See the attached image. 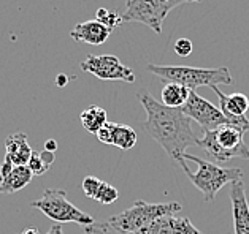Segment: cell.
<instances>
[{
	"mask_svg": "<svg viewBox=\"0 0 249 234\" xmlns=\"http://www.w3.org/2000/svg\"><path fill=\"white\" fill-rule=\"evenodd\" d=\"M137 97L146 111V122L143 124L144 130L159 142L170 158L179 161L187 147L197 146L198 138L192 130L191 119L181 108L162 105L146 91L138 92Z\"/></svg>",
	"mask_w": 249,
	"mask_h": 234,
	"instance_id": "6da1fadb",
	"label": "cell"
},
{
	"mask_svg": "<svg viewBox=\"0 0 249 234\" xmlns=\"http://www.w3.org/2000/svg\"><path fill=\"white\" fill-rule=\"evenodd\" d=\"M178 163L194 187H197L203 195L206 203L213 201L222 187L243 179L241 168H222L203 158L194 157V155L184 154Z\"/></svg>",
	"mask_w": 249,
	"mask_h": 234,
	"instance_id": "7a4b0ae2",
	"label": "cell"
},
{
	"mask_svg": "<svg viewBox=\"0 0 249 234\" xmlns=\"http://www.w3.org/2000/svg\"><path fill=\"white\" fill-rule=\"evenodd\" d=\"M148 71L156 75L163 82H176L187 87L189 91H196L202 86H230L232 75L227 67H216V68H198V67H187V65H156L149 63Z\"/></svg>",
	"mask_w": 249,
	"mask_h": 234,
	"instance_id": "3957f363",
	"label": "cell"
},
{
	"mask_svg": "<svg viewBox=\"0 0 249 234\" xmlns=\"http://www.w3.org/2000/svg\"><path fill=\"white\" fill-rule=\"evenodd\" d=\"M245 130L236 125H221L216 130L203 131V136L198 138L197 146L211 155L217 163H224L232 158L249 160V147L245 142Z\"/></svg>",
	"mask_w": 249,
	"mask_h": 234,
	"instance_id": "277c9868",
	"label": "cell"
},
{
	"mask_svg": "<svg viewBox=\"0 0 249 234\" xmlns=\"http://www.w3.org/2000/svg\"><path fill=\"white\" fill-rule=\"evenodd\" d=\"M181 211V204L172 203H146L138 200L132 204L129 209L119 212L116 215H111L108 221L121 230L125 234H133L140 231L142 228L149 225L151 221L162 217V215H173Z\"/></svg>",
	"mask_w": 249,
	"mask_h": 234,
	"instance_id": "5b68a950",
	"label": "cell"
},
{
	"mask_svg": "<svg viewBox=\"0 0 249 234\" xmlns=\"http://www.w3.org/2000/svg\"><path fill=\"white\" fill-rule=\"evenodd\" d=\"M30 206L38 209L40 212H43L48 218H51L56 223H70V221H73V223L86 226L95 221L89 214L83 212L76 206H73L67 200L65 191L59 188H46L41 198L35 200Z\"/></svg>",
	"mask_w": 249,
	"mask_h": 234,
	"instance_id": "8992f818",
	"label": "cell"
},
{
	"mask_svg": "<svg viewBox=\"0 0 249 234\" xmlns=\"http://www.w3.org/2000/svg\"><path fill=\"white\" fill-rule=\"evenodd\" d=\"M191 121H196L203 131L216 130L221 125H235L230 119H227L222 114V111L216 105H213L211 101L200 97L197 92L191 91L189 98H187L186 105L181 108Z\"/></svg>",
	"mask_w": 249,
	"mask_h": 234,
	"instance_id": "52a82bcc",
	"label": "cell"
},
{
	"mask_svg": "<svg viewBox=\"0 0 249 234\" xmlns=\"http://www.w3.org/2000/svg\"><path fill=\"white\" fill-rule=\"evenodd\" d=\"M170 10L160 0H129L121 17L123 22H142L156 33L162 32V22Z\"/></svg>",
	"mask_w": 249,
	"mask_h": 234,
	"instance_id": "ba28073f",
	"label": "cell"
},
{
	"mask_svg": "<svg viewBox=\"0 0 249 234\" xmlns=\"http://www.w3.org/2000/svg\"><path fill=\"white\" fill-rule=\"evenodd\" d=\"M81 70L102 81L135 82V73L114 56H88L81 62Z\"/></svg>",
	"mask_w": 249,
	"mask_h": 234,
	"instance_id": "9c48e42d",
	"label": "cell"
},
{
	"mask_svg": "<svg viewBox=\"0 0 249 234\" xmlns=\"http://www.w3.org/2000/svg\"><path fill=\"white\" fill-rule=\"evenodd\" d=\"M213 92L217 95L219 100V109L227 119H230L236 127L241 130L249 131V119L246 117V112L249 109V98L245 94L235 92L232 95H226L219 91L217 86H213Z\"/></svg>",
	"mask_w": 249,
	"mask_h": 234,
	"instance_id": "30bf717a",
	"label": "cell"
},
{
	"mask_svg": "<svg viewBox=\"0 0 249 234\" xmlns=\"http://www.w3.org/2000/svg\"><path fill=\"white\" fill-rule=\"evenodd\" d=\"M230 203L233 212L235 234H249V204L243 179L230 184Z\"/></svg>",
	"mask_w": 249,
	"mask_h": 234,
	"instance_id": "8fae6325",
	"label": "cell"
},
{
	"mask_svg": "<svg viewBox=\"0 0 249 234\" xmlns=\"http://www.w3.org/2000/svg\"><path fill=\"white\" fill-rule=\"evenodd\" d=\"M111 32H113L111 29L103 26V24L97 19H92V21H84V22L76 24V26L71 29L70 37L75 41H80V43L100 46L110 38Z\"/></svg>",
	"mask_w": 249,
	"mask_h": 234,
	"instance_id": "7c38bea8",
	"label": "cell"
},
{
	"mask_svg": "<svg viewBox=\"0 0 249 234\" xmlns=\"http://www.w3.org/2000/svg\"><path fill=\"white\" fill-rule=\"evenodd\" d=\"M32 155V147L27 142L26 133H13L5 140V157L11 160L15 166L27 165Z\"/></svg>",
	"mask_w": 249,
	"mask_h": 234,
	"instance_id": "4fadbf2b",
	"label": "cell"
},
{
	"mask_svg": "<svg viewBox=\"0 0 249 234\" xmlns=\"http://www.w3.org/2000/svg\"><path fill=\"white\" fill-rule=\"evenodd\" d=\"M32 177H34V174L29 170L27 165L13 166V170H11L7 176L2 177L3 179L2 181V193H7V195L16 193V191H19L24 187H27V185L32 182Z\"/></svg>",
	"mask_w": 249,
	"mask_h": 234,
	"instance_id": "5bb4252c",
	"label": "cell"
},
{
	"mask_svg": "<svg viewBox=\"0 0 249 234\" xmlns=\"http://www.w3.org/2000/svg\"><path fill=\"white\" fill-rule=\"evenodd\" d=\"M191 91L181 84L176 82H165L160 92V103L170 108H183L189 98Z\"/></svg>",
	"mask_w": 249,
	"mask_h": 234,
	"instance_id": "9a60e30c",
	"label": "cell"
},
{
	"mask_svg": "<svg viewBox=\"0 0 249 234\" xmlns=\"http://www.w3.org/2000/svg\"><path fill=\"white\" fill-rule=\"evenodd\" d=\"M81 125H83V128L88 131V133H92L95 135L97 131H99L103 125H105L108 122V114L107 111L103 109V108L100 106H89L88 109H84L81 112Z\"/></svg>",
	"mask_w": 249,
	"mask_h": 234,
	"instance_id": "2e32d148",
	"label": "cell"
},
{
	"mask_svg": "<svg viewBox=\"0 0 249 234\" xmlns=\"http://www.w3.org/2000/svg\"><path fill=\"white\" fill-rule=\"evenodd\" d=\"M137 144V133L135 130L129 125L124 124H114L113 136H111V146H116L123 151H129V149L135 147Z\"/></svg>",
	"mask_w": 249,
	"mask_h": 234,
	"instance_id": "e0dca14e",
	"label": "cell"
},
{
	"mask_svg": "<svg viewBox=\"0 0 249 234\" xmlns=\"http://www.w3.org/2000/svg\"><path fill=\"white\" fill-rule=\"evenodd\" d=\"M54 160H56L54 152H50V151L35 152V151H32V155H30V158L27 161V166H29V170L32 171L34 176H43V174L51 168Z\"/></svg>",
	"mask_w": 249,
	"mask_h": 234,
	"instance_id": "ac0fdd59",
	"label": "cell"
},
{
	"mask_svg": "<svg viewBox=\"0 0 249 234\" xmlns=\"http://www.w3.org/2000/svg\"><path fill=\"white\" fill-rule=\"evenodd\" d=\"M172 221L173 215H162L133 234H172Z\"/></svg>",
	"mask_w": 249,
	"mask_h": 234,
	"instance_id": "d6986e66",
	"label": "cell"
},
{
	"mask_svg": "<svg viewBox=\"0 0 249 234\" xmlns=\"http://www.w3.org/2000/svg\"><path fill=\"white\" fill-rule=\"evenodd\" d=\"M119 198V191L118 188H114L111 184H108V182H103L100 184V187L99 190H97V193L95 196L92 198V200H95L97 203H100V204H113L114 201H116Z\"/></svg>",
	"mask_w": 249,
	"mask_h": 234,
	"instance_id": "ffe728a7",
	"label": "cell"
},
{
	"mask_svg": "<svg viewBox=\"0 0 249 234\" xmlns=\"http://www.w3.org/2000/svg\"><path fill=\"white\" fill-rule=\"evenodd\" d=\"M95 19L102 22L103 26H107L108 29H111V31H114L121 22H123V17H121L119 13H116V11H110L107 8H99L95 13Z\"/></svg>",
	"mask_w": 249,
	"mask_h": 234,
	"instance_id": "44dd1931",
	"label": "cell"
},
{
	"mask_svg": "<svg viewBox=\"0 0 249 234\" xmlns=\"http://www.w3.org/2000/svg\"><path fill=\"white\" fill-rule=\"evenodd\" d=\"M83 234H125L118 228H114L110 221H94V223L83 226Z\"/></svg>",
	"mask_w": 249,
	"mask_h": 234,
	"instance_id": "7402d4cb",
	"label": "cell"
},
{
	"mask_svg": "<svg viewBox=\"0 0 249 234\" xmlns=\"http://www.w3.org/2000/svg\"><path fill=\"white\" fill-rule=\"evenodd\" d=\"M172 234H203L202 231H198L196 226L192 225V221L189 218H178L173 217L172 221Z\"/></svg>",
	"mask_w": 249,
	"mask_h": 234,
	"instance_id": "603a6c76",
	"label": "cell"
},
{
	"mask_svg": "<svg viewBox=\"0 0 249 234\" xmlns=\"http://www.w3.org/2000/svg\"><path fill=\"white\" fill-rule=\"evenodd\" d=\"M100 184L102 181L99 177H95V176H86L83 179V184H81V188L84 191V195H86L88 198H94L95 193H97V190H99L100 187Z\"/></svg>",
	"mask_w": 249,
	"mask_h": 234,
	"instance_id": "cb8c5ba5",
	"label": "cell"
},
{
	"mask_svg": "<svg viewBox=\"0 0 249 234\" xmlns=\"http://www.w3.org/2000/svg\"><path fill=\"white\" fill-rule=\"evenodd\" d=\"M175 52L178 54L179 57H187L192 54V41L189 38H179L175 41L173 46Z\"/></svg>",
	"mask_w": 249,
	"mask_h": 234,
	"instance_id": "d4e9b609",
	"label": "cell"
},
{
	"mask_svg": "<svg viewBox=\"0 0 249 234\" xmlns=\"http://www.w3.org/2000/svg\"><path fill=\"white\" fill-rule=\"evenodd\" d=\"M113 128H114V122H107V124L103 125V127L95 133L97 140H99L100 142H103V144H110V146H111Z\"/></svg>",
	"mask_w": 249,
	"mask_h": 234,
	"instance_id": "484cf974",
	"label": "cell"
},
{
	"mask_svg": "<svg viewBox=\"0 0 249 234\" xmlns=\"http://www.w3.org/2000/svg\"><path fill=\"white\" fill-rule=\"evenodd\" d=\"M13 163H11V160H8L7 157L3 158V163H2V166H0V174H2V177L3 176H7V174L13 170Z\"/></svg>",
	"mask_w": 249,
	"mask_h": 234,
	"instance_id": "4316f807",
	"label": "cell"
},
{
	"mask_svg": "<svg viewBox=\"0 0 249 234\" xmlns=\"http://www.w3.org/2000/svg\"><path fill=\"white\" fill-rule=\"evenodd\" d=\"M45 151H50V152H56L57 151V142L54 140H48L45 142Z\"/></svg>",
	"mask_w": 249,
	"mask_h": 234,
	"instance_id": "83f0119b",
	"label": "cell"
},
{
	"mask_svg": "<svg viewBox=\"0 0 249 234\" xmlns=\"http://www.w3.org/2000/svg\"><path fill=\"white\" fill-rule=\"evenodd\" d=\"M46 234H64V233H62V226H60L59 223H57V225H53V226L50 228V231H48Z\"/></svg>",
	"mask_w": 249,
	"mask_h": 234,
	"instance_id": "f1b7e54d",
	"label": "cell"
},
{
	"mask_svg": "<svg viewBox=\"0 0 249 234\" xmlns=\"http://www.w3.org/2000/svg\"><path fill=\"white\" fill-rule=\"evenodd\" d=\"M67 82H69V78H67L65 75H59L56 78V84H57V86H65Z\"/></svg>",
	"mask_w": 249,
	"mask_h": 234,
	"instance_id": "f546056e",
	"label": "cell"
},
{
	"mask_svg": "<svg viewBox=\"0 0 249 234\" xmlns=\"http://www.w3.org/2000/svg\"><path fill=\"white\" fill-rule=\"evenodd\" d=\"M22 234H38V231L35 230V228H27V230L24 231Z\"/></svg>",
	"mask_w": 249,
	"mask_h": 234,
	"instance_id": "4dcf8cb0",
	"label": "cell"
},
{
	"mask_svg": "<svg viewBox=\"0 0 249 234\" xmlns=\"http://www.w3.org/2000/svg\"><path fill=\"white\" fill-rule=\"evenodd\" d=\"M2 181L3 179H2V174H0V193H2Z\"/></svg>",
	"mask_w": 249,
	"mask_h": 234,
	"instance_id": "1f68e13d",
	"label": "cell"
}]
</instances>
